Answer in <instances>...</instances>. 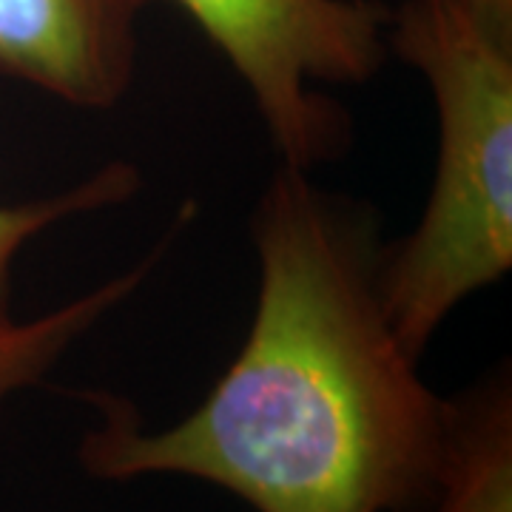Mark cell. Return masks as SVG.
<instances>
[{
  "label": "cell",
  "mask_w": 512,
  "mask_h": 512,
  "mask_svg": "<svg viewBox=\"0 0 512 512\" xmlns=\"http://www.w3.org/2000/svg\"><path fill=\"white\" fill-rule=\"evenodd\" d=\"M251 234L254 319L220 382L157 433L94 396L103 421L80 441L83 467L106 481L202 478L256 512L427 510L450 399L424 384L384 313L365 211L279 165Z\"/></svg>",
  "instance_id": "obj_1"
},
{
  "label": "cell",
  "mask_w": 512,
  "mask_h": 512,
  "mask_svg": "<svg viewBox=\"0 0 512 512\" xmlns=\"http://www.w3.org/2000/svg\"><path fill=\"white\" fill-rule=\"evenodd\" d=\"M390 46L424 77L439 117L424 214L379 256L384 313L421 356L444 319L512 265V6L404 0Z\"/></svg>",
  "instance_id": "obj_2"
},
{
  "label": "cell",
  "mask_w": 512,
  "mask_h": 512,
  "mask_svg": "<svg viewBox=\"0 0 512 512\" xmlns=\"http://www.w3.org/2000/svg\"><path fill=\"white\" fill-rule=\"evenodd\" d=\"M231 63L282 165L313 171L350 140L328 86H359L382 66L390 12L373 0H174Z\"/></svg>",
  "instance_id": "obj_3"
},
{
  "label": "cell",
  "mask_w": 512,
  "mask_h": 512,
  "mask_svg": "<svg viewBox=\"0 0 512 512\" xmlns=\"http://www.w3.org/2000/svg\"><path fill=\"white\" fill-rule=\"evenodd\" d=\"M430 512H512L510 376L450 402L447 447Z\"/></svg>",
  "instance_id": "obj_5"
},
{
  "label": "cell",
  "mask_w": 512,
  "mask_h": 512,
  "mask_svg": "<svg viewBox=\"0 0 512 512\" xmlns=\"http://www.w3.org/2000/svg\"><path fill=\"white\" fill-rule=\"evenodd\" d=\"M163 254L165 242H160L146 259L123 274L111 276L103 285L74 296L37 319L12 322L0 330V402L40 382L89 330L137 293Z\"/></svg>",
  "instance_id": "obj_6"
},
{
  "label": "cell",
  "mask_w": 512,
  "mask_h": 512,
  "mask_svg": "<svg viewBox=\"0 0 512 512\" xmlns=\"http://www.w3.org/2000/svg\"><path fill=\"white\" fill-rule=\"evenodd\" d=\"M140 185L137 168L128 163H106L72 188L20 205H0V330L12 319V271L29 242L60 222L126 202Z\"/></svg>",
  "instance_id": "obj_7"
},
{
  "label": "cell",
  "mask_w": 512,
  "mask_h": 512,
  "mask_svg": "<svg viewBox=\"0 0 512 512\" xmlns=\"http://www.w3.org/2000/svg\"><path fill=\"white\" fill-rule=\"evenodd\" d=\"M148 0H0V74L77 109L131 89Z\"/></svg>",
  "instance_id": "obj_4"
},
{
  "label": "cell",
  "mask_w": 512,
  "mask_h": 512,
  "mask_svg": "<svg viewBox=\"0 0 512 512\" xmlns=\"http://www.w3.org/2000/svg\"><path fill=\"white\" fill-rule=\"evenodd\" d=\"M495 3H507V6H512V0H495Z\"/></svg>",
  "instance_id": "obj_8"
}]
</instances>
